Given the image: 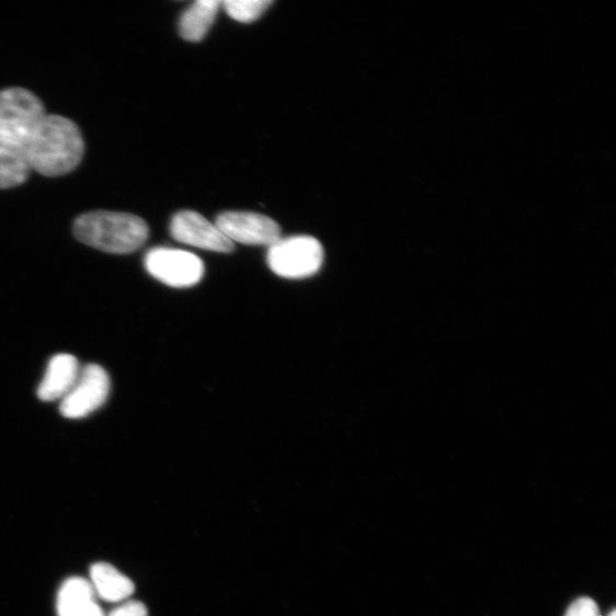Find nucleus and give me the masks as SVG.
<instances>
[{
  "label": "nucleus",
  "mask_w": 616,
  "mask_h": 616,
  "mask_svg": "<svg viewBox=\"0 0 616 616\" xmlns=\"http://www.w3.org/2000/svg\"><path fill=\"white\" fill-rule=\"evenodd\" d=\"M22 150L32 171L58 178L76 170L85 153V144L73 122L46 115Z\"/></svg>",
  "instance_id": "nucleus-1"
},
{
  "label": "nucleus",
  "mask_w": 616,
  "mask_h": 616,
  "mask_svg": "<svg viewBox=\"0 0 616 616\" xmlns=\"http://www.w3.org/2000/svg\"><path fill=\"white\" fill-rule=\"evenodd\" d=\"M77 240L110 254H132L149 239L148 224L138 216L93 212L83 214L75 221Z\"/></svg>",
  "instance_id": "nucleus-2"
},
{
  "label": "nucleus",
  "mask_w": 616,
  "mask_h": 616,
  "mask_svg": "<svg viewBox=\"0 0 616 616\" xmlns=\"http://www.w3.org/2000/svg\"><path fill=\"white\" fill-rule=\"evenodd\" d=\"M45 116L42 101L32 92H0V142L23 148Z\"/></svg>",
  "instance_id": "nucleus-3"
},
{
  "label": "nucleus",
  "mask_w": 616,
  "mask_h": 616,
  "mask_svg": "<svg viewBox=\"0 0 616 616\" xmlns=\"http://www.w3.org/2000/svg\"><path fill=\"white\" fill-rule=\"evenodd\" d=\"M324 260L323 247L310 236L280 239L269 248L267 264L285 278H305L317 274Z\"/></svg>",
  "instance_id": "nucleus-4"
},
{
  "label": "nucleus",
  "mask_w": 616,
  "mask_h": 616,
  "mask_svg": "<svg viewBox=\"0 0 616 616\" xmlns=\"http://www.w3.org/2000/svg\"><path fill=\"white\" fill-rule=\"evenodd\" d=\"M145 265L158 282L173 288L198 285L205 274L204 262L180 249L155 248L147 254Z\"/></svg>",
  "instance_id": "nucleus-5"
},
{
  "label": "nucleus",
  "mask_w": 616,
  "mask_h": 616,
  "mask_svg": "<svg viewBox=\"0 0 616 616\" xmlns=\"http://www.w3.org/2000/svg\"><path fill=\"white\" fill-rule=\"evenodd\" d=\"M110 393L107 373L98 364L82 368L77 383L61 400L60 411L68 419H81L100 409Z\"/></svg>",
  "instance_id": "nucleus-6"
},
{
  "label": "nucleus",
  "mask_w": 616,
  "mask_h": 616,
  "mask_svg": "<svg viewBox=\"0 0 616 616\" xmlns=\"http://www.w3.org/2000/svg\"><path fill=\"white\" fill-rule=\"evenodd\" d=\"M216 227L231 242L248 246H272L282 239V229L272 218L256 213L228 212L220 214Z\"/></svg>",
  "instance_id": "nucleus-7"
},
{
  "label": "nucleus",
  "mask_w": 616,
  "mask_h": 616,
  "mask_svg": "<svg viewBox=\"0 0 616 616\" xmlns=\"http://www.w3.org/2000/svg\"><path fill=\"white\" fill-rule=\"evenodd\" d=\"M171 233L181 243L216 253L228 254L235 250V243L216 227V224L192 210L181 212L173 217Z\"/></svg>",
  "instance_id": "nucleus-8"
},
{
  "label": "nucleus",
  "mask_w": 616,
  "mask_h": 616,
  "mask_svg": "<svg viewBox=\"0 0 616 616\" xmlns=\"http://www.w3.org/2000/svg\"><path fill=\"white\" fill-rule=\"evenodd\" d=\"M80 372L79 362L73 355H55L38 387V398L44 402L64 400L77 383Z\"/></svg>",
  "instance_id": "nucleus-9"
},
{
  "label": "nucleus",
  "mask_w": 616,
  "mask_h": 616,
  "mask_svg": "<svg viewBox=\"0 0 616 616\" xmlns=\"http://www.w3.org/2000/svg\"><path fill=\"white\" fill-rule=\"evenodd\" d=\"M56 606L59 616H105L90 580L80 577L64 582Z\"/></svg>",
  "instance_id": "nucleus-10"
},
{
  "label": "nucleus",
  "mask_w": 616,
  "mask_h": 616,
  "mask_svg": "<svg viewBox=\"0 0 616 616\" xmlns=\"http://www.w3.org/2000/svg\"><path fill=\"white\" fill-rule=\"evenodd\" d=\"M90 582L96 596L109 603H124L135 592L134 582L107 563H96L91 568Z\"/></svg>",
  "instance_id": "nucleus-11"
},
{
  "label": "nucleus",
  "mask_w": 616,
  "mask_h": 616,
  "mask_svg": "<svg viewBox=\"0 0 616 616\" xmlns=\"http://www.w3.org/2000/svg\"><path fill=\"white\" fill-rule=\"evenodd\" d=\"M221 3L219 0H198L192 4L181 18V36L192 43L203 41L214 24Z\"/></svg>",
  "instance_id": "nucleus-12"
},
{
  "label": "nucleus",
  "mask_w": 616,
  "mask_h": 616,
  "mask_svg": "<svg viewBox=\"0 0 616 616\" xmlns=\"http://www.w3.org/2000/svg\"><path fill=\"white\" fill-rule=\"evenodd\" d=\"M32 172L22 148L0 142V189L23 184Z\"/></svg>",
  "instance_id": "nucleus-13"
},
{
  "label": "nucleus",
  "mask_w": 616,
  "mask_h": 616,
  "mask_svg": "<svg viewBox=\"0 0 616 616\" xmlns=\"http://www.w3.org/2000/svg\"><path fill=\"white\" fill-rule=\"evenodd\" d=\"M271 4V0H227L221 7L233 20L250 23L260 19Z\"/></svg>",
  "instance_id": "nucleus-14"
},
{
  "label": "nucleus",
  "mask_w": 616,
  "mask_h": 616,
  "mask_svg": "<svg viewBox=\"0 0 616 616\" xmlns=\"http://www.w3.org/2000/svg\"><path fill=\"white\" fill-rule=\"evenodd\" d=\"M566 616H602L597 603L590 597L574 601L568 608Z\"/></svg>",
  "instance_id": "nucleus-15"
},
{
  "label": "nucleus",
  "mask_w": 616,
  "mask_h": 616,
  "mask_svg": "<svg viewBox=\"0 0 616 616\" xmlns=\"http://www.w3.org/2000/svg\"><path fill=\"white\" fill-rule=\"evenodd\" d=\"M106 616H148V608L141 602L127 601L112 609Z\"/></svg>",
  "instance_id": "nucleus-16"
},
{
  "label": "nucleus",
  "mask_w": 616,
  "mask_h": 616,
  "mask_svg": "<svg viewBox=\"0 0 616 616\" xmlns=\"http://www.w3.org/2000/svg\"><path fill=\"white\" fill-rule=\"evenodd\" d=\"M607 616H616V612L613 609Z\"/></svg>",
  "instance_id": "nucleus-17"
}]
</instances>
